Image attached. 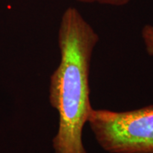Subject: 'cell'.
<instances>
[{"label":"cell","instance_id":"obj_1","mask_svg":"<svg viewBox=\"0 0 153 153\" xmlns=\"http://www.w3.org/2000/svg\"><path fill=\"white\" fill-rule=\"evenodd\" d=\"M99 35L74 7L64 11L58 44L59 66L49 78V100L59 114V128L53 138L55 153H87L82 143L83 127L92 110L89 72Z\"/></svg>","mask_w":153,"mask_h":153},{"label":"cell","instance_id":"obj_2","mask_svg":"<svg viewBox=\"0 0 153 153\" xmlns=\"http://www.w3.org/2000/svg\"><path fill=\"white\" fill-rule=\"evenodd\" d=\"M88 123L107 152L153 153V105L124 111L92 108Z\"/></svg>","mask_w":153,"mask_h":153},{"label":"cell","instance_id":"obj_4","mask_svg":"<svg viewBox=\"0 0 153 153\" xmlns=\"http://www.w3.org/2000/svg\"><path fill=\"white\" fill-rule=\"evenodd\" d=\"M76 1L84 4L98 3L100 4H105V5L123 6L128 4L131 0H76Z\"/></svg>","mask_w":153,"mask_h":153},{"label":"cell","instance_id":"obj_3","mask_svg":"<svg viewBox=\"0 0 153 153\" xmlns=\"http://www.w3.org/2000/svg\"><path fill=\"white\" fill-rule=\"evenodd\" d=\"M141 36L147 55L153 56V26L149 24L144 26L141 31Z\"/></svg>","mask_w":153,"mask_h":153}]
</instances>
